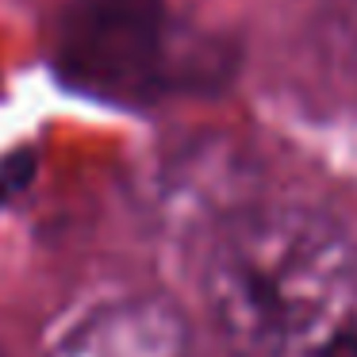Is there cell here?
Here are the masks:
<instances>
[{
	"instance_id": "obj_1",
	"label": "cell",
	"mask_w": 357,
	"mask_h": 357,
	"mask_svg": "<svg viewBox=\"0 0 357 357\" xmlns=\"http://www.w3.org/2000/svg\"><path fill=\"white\" fill-rule=\"evenodd\" d=\"M204 296L234 357H357V238L311 208H254L219 231Z\"/></svg>"
},
{
	"instance_id": "obj_3",
	"label": "cell",
	"mask_w": 357,
	"mask_h": 357,
	"mask_svg": "<svg viewBox=\"0 0 357 357\" xmlns=\"http://www.w3.org/2000/svg\"><path fill=\"white\" fill-rule=\"evenodd\" d=\"M50 357H200V346L177 307L139 296L81 319Z\"/></svg>"
},
{
	"instance_id": "obj_2",
	"label": "cell",
	"mask_w": 357,
	"mask_h": 357,
	"mask_svg": "<svg viewBox=\"0 0 357 357\" xmlns=\"http://www.w3.org/2000/svg\"><path fill=\"white\" fill-rule=\"evenodd\" d=\"M54 35L58 73L96 100H154L211 73L177 43L165 0H70Z\"/></svg>"
}]
</instances>
